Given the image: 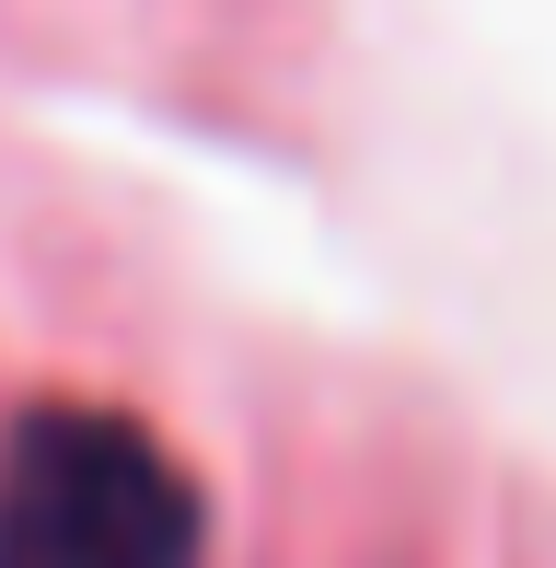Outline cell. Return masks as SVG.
Instances as JSON below:
<instances>
[{"label":"cell","instance_id":"cell-1","mask_svg":"<svg viewBox=\"0 0 556 568\" xmlns=\"http://www.w3.org/2000/svg\"><path fill=\"white\" fill-rule=\"evenodd\" d=\"M0 568H197L186 464L116 406H47L0 453Z\"/></svg>","mask_w":556,"mask_h":568}]
</instances>
